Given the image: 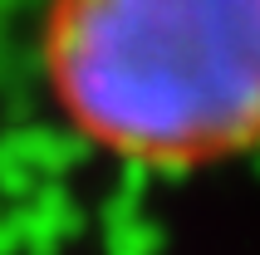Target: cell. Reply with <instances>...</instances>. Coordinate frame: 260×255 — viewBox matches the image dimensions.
Segmentation results:
<instances>
[{"label": "cell", "instance_id": "1", "mask_svg": "<svg viewBox=\"0 0 260 255\" xmlns=\"http://www.w3.org/2000/svg\"><path fill=\"white\" fill-rule=\"evenodd\" d=\"M44 88L99 152L191 172L260 147V0H49Z\"/></svg>", "mask_w": 260, "mask_h": 255}]
</instances>
